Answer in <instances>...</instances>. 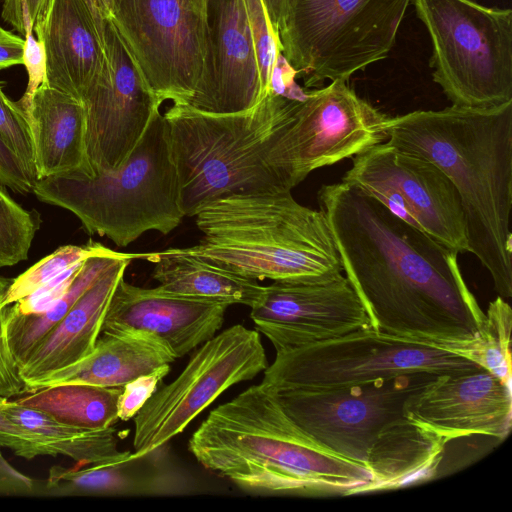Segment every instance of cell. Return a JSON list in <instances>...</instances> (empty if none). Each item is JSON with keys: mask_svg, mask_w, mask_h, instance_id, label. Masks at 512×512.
Returning <instances> with one entry per match:
<instances>
[{"mask_svg": "<svg viewBox=\"0 0 512 512\" xmlns=\"http://www.w3.org/2000/svg\"><path fill=\"white\" fill-rule=\"evenodd\" d=\"M389 116L359 97L345 80L289 98L275 133L270 163L287 190L316 169L387 140Z\"/></svg>", "mask_w": 512, "mask_h": 512, "instance_id": "10", "label": "cell"}, {"mask_svg": "<svg viewBox=\"0 0 512 512\" xmlns=\"http://www.w3.org/2000/svg\"><path fill=\"white\" fill-rule=\"evenodd\" d=\"M5 447L19 457L33 459L41 456L35 437L28 430L0 411V448Z\"/></svg>", "mask_w": 512, "mask_h": 512, "instance_id": "40", "label": "cell"}, {"mask_svg": "<svg viewBox=\"0 0 512 512\" xmlns=\"http://www.w3.org/2000/svg\"><path fill=\"white\" fill-rule=\"evenodd\" d=\"M205 5L199 0H120L110 17L161 104L189 105L200 84Z\"/></svg>", "mask_w": 512, "mask_h": 512, "instance_id": "12", "label": "cell"}, {"mask_svg": "<svg viewBox=\"0 0 512 512\" xmlns=\"http://www.w3.org/2000/svg\"><path fill=\"white\" fill-rule=\"evenodd\" d=\"M485 315L481 338L470 348L468 357L511 385V307L498 296L490 302Z\"/></svg>", "mask_w": 512, "mask_h": 512, "instance_id": "30", "label": "cell"}, {"mask_svg": "<svg viewBox=\"0 0 512 512\" xmlns=\"http://www.w3.org/2000/svg\"><path fill=\"white\" fill-rule=\"evenodd\" d=\"M0 411L33 434L41 455H63L79 465H91L131 454L118 450L117 430L113 426L100 430L69 426L4 397H0Z\"/></svg>", "mask_w": 512, "mask_h": 512, "instance_id": "27", "label": "cell"}, {"mask_svg": "<svg viewBox=\"0 0 512 512\" xmlns=\"http://www.w3.org/2000/svg\"><path fill=\"white\" fill-rule=\"evenodd\" d=\"M288 98L270 90L242 112L214 114L175 104L164 112L185 216L229 195L290 191L270 163Z\"/></svg>", "mask_w": 512, "mask_h": 512, "instance_id": "5", "label": "cell"}, {"mask_svg": "<svg viewBox=\"0 0 512 512\" xmlns=\"http://www.w3.org/2000/svg\"><path fill=\"white\" fill-rule=\"evenodd\" d=\"M440 375L421 372L323 390L271 389L283 412L324 451L366 466L380 431L404 415L407 398Z\"/></svg>", "mask_w": 512, "mask_h": 512, "instance_id": "13", "label": "cell"}, {"mask_svg": "<svg viewBox=\"0 0 512 512\" xmlns=\"http://www.w3.org/2000/svg\"><path fill=\"white\" fill-rule=\"evenodd\" d=\"M386 142L435 164L459 196L468 240L502 298L512 296V100L389 117Z\"/></svg>", "mask_w": 512, "mask_h": 512, "instance_id": "2", "label": "cell"}, {"mask_svg": "<svg viewBox=\"0 0 512 512\" xmlns=\"http://www.w3.org/2000/svg\"><path fill=\"white\" fill-rule=\"evenodd\" d=\"M104 36V65L82 98L95 176L116 171L127 161L161 106L110 18Z\"/></svg>", "mask_w": 512, "mask_h": 512, "instance_id": "15", "label": "cell"}, {"mask_svg": "<svg viewBox=\"0 0 512 512\" xmlns=\"http://www.w3.org/2000/svg\"><path fill=\"white\" fill-rule=\"evenodd\" d=\"M0 2H1V0H0Z\"/></svg>", "mask_w": 512, "mask_h": 512, "instance_id": "47", "label": "cell"}, {"mask_svg": "<svg viewBox=\"0 0 512 512\" xmlns=\"http://www.w3.org/2000/svg\"><path fill=\"white\" fill-rule=\"evenodd\" d=\"M24 63L28 74V84L23 96L16 101L20 110L25 114L29 112L31 100L38 87L46 80V61L43 45L29 32L24 36Z\"/></svg>", "mask_w": 512, "mask_h": 512, "instance_id": "38", "label": "cell"}, {"mask_svg": "<svg viewBox=\"0 0 512 512\" xmlns=\"http://www.w3.org/2000/svg\"><path fill=\"white\" fill-rule=\"evenodd\" d=\"M481 369L460 352L371 327L277 352L261 383L271 389L323 390L413 373L459 375Z\"/></svg>", "mask_w": 512, "mask_h": 512, "instance_id": "9", "label": "cell"}, {"mask_svg": "<svg viewBox=\"0 0 512 512\" xmlns=\"http://www.w3.org/2000/svg\"><path fill=\"white\" fill-rule=\"evenodd\" d=\"M123 387L62 384L27 392L14 401L73 427L100 430L118 418V399Z\"/></svg>", "mask_w": 512, "mask_h": 512, "instance_id": "28", "label": "cell"}, {"mask_svg": "<svg viewBox=\"0 0 512 512\" xmlns=\"http://www.w3.org/2000/svg\"><path fill=\"white\" fill-rule=\"evenodd\" d=\"M0 182L12 191L27 194L33 192L37 179L26 170L17 155L0 137Z\"/></svg>", "mask_w": 512, "mask_h": 512, "instance_id": "39", "label": "cell"}, {"mask_svg": "<svg viewBox=\"0 0 512 512\" xmlns=\"http://www.w3.org/2000/svg\"><path fill=\"white\" fill-rule=\"evenodd\" d=\"M119 1L120 0H95L103 14L108 18L113 15Z\"/></svg>", "mask_w": 512, "mask_h": 512, "instance_id": "45", "label": "cell"}, {"mask_svg": "<svg viewBox=\"0 0 512 512\" xmlns=\"http://www.w3.org/2000/svg\"><path fill=\"white\" fill-rule=\"evenodd\" d=\"M317 199L372 327L468 357L486 315L463 278L458 253L342 181L322 185Z\"/></svg>", "mask_w": 512, "mask_h": 512, "instance_id": "1", "label": "cell"}, {"mask_svg": "<svg viewBox=\"0 0 512 512\" xmlns=\"http://www.w3.org/2000/svg\"><path fill=\"white\" fill-rule=\"evenodd\" d=\"M40 216L19 205L0 185V267L28 259Z\"/></svg>", "mask_w": 512, "mask_h": 512, "instance_id": "32", "label": "cell"}, {"mask_svg": "<svg viewBox=\"0 0 512 512\" xmlns=\"http://www.w3.org/2000/svg\"><path fill=\"white\" fill-rule=\"evenodd\" d=\"M432 44L433 81L455 106L512 100V10L472 0H412Z\"/></svg>", "mask_w": 512, "mask_h": 512, "instance_id": "8", "label": "cell"}, {"mask_svg": "<svg viewBox=\"0 0 512 512\" xmlns=\"http://www.w3.org/2000/svg\"><path fill=\"white\" fill-rule=\"evenodd\" d=\"M124 254L112 250L87 258L67 293L42 313L18 315L11 313L7 307L6 338L18 368L36 343L68 313L96 278Z\"/></svg>", "mask_w": 512, "mask_h": 512, "instance_id": "29", "label": "cell"}, {"mask_svg": "<svg viewBox=\"0 0 512 512\" xmlns=\"http://www.w3.org/2000/svg\"><path fill=\"white\" fill-rule=\"evenodd\" d=\"M25 39L0 26V70L24 63Z\"/></svg>", "mask_w": 512, "mask_h": 512, "instance_id": "42", "label": "cell"}, {"mask_svg": "<svg viewBox=\"0 0 512 512\" xmlns=\"http://www.w3.org/2000/svg\"><path fill=\"white\" fill-rule=\"evenodd\" d=\"M403 413L448 440H503L512 425V388L486 369L440 375L407 398Z\"/></svg>", "mask_w": 512, "mask_h": 512, "instance_id": "18", "label": "cell"}, {"mask_svg": "<svg viewBox=\"0 0 512 512\" xmlns=\"http://www.w3.org/2000/svg\"><path fill=\"white\" fill-rule=\"evenodd\" d=\"M38 200L72 212L89 234L126 247L144 233L168 234L185 217L170 132L157 108L127 161L116 171L89 179H38Z\"/></svg>", "mask_w": 512, "mask_h": 512, "instance_id": "6", "label": "cell"}, {"mask_svg": "<svg viewBox=\"0 0 512 512\" xmlns=\"http://www.w3.org/2000/svg\"><path fill=\"white\" fill-rule=\"evenodd\" d=\"M27 119L37 179L95 176L87 154L85 107L79 99L44 81L32 97Z\"/></svg>", "mask_w": 512, "mask_h": 512, "instance_id": "22", "label": "cell"}, {"mask_svg": "<svg viewBox=\"0 0 512 512\" xmlns=\"http://www.w3.org/2000/svg\"><path fill=\"white\" fill-rule=\"evenodd\" d=\"M206 469L241 489L268 495H353L372 482L368 467L324 451L253 385L213 409L189 440Z\"/></svg>", "mask_w": 512, "mask_h": 512, "instance_id": "3", "label": "cell"}, {"mask_svg": "<svg viewBox=\"0 0 512 512\" xmlns=\"http://www.w3.org/2000/svg\"><path fill=\"white\" fill-rule=\"evenodd\" d=\"M205 14L204 71L187 106L214 114L249 110L266 95L243 0H206Z\"/></svg>", "mask_w": 512, "mask_h": 512, "instance_id": "17", "label": "cell"}, {"mask_svg": "<svg viewBox=\"0 0 512 512\" xmlns=\"http://www.w3.org/2000/svg\"><path fill=\"white\" fill-rule=\"evenodd\" d=\"M250 317L276 353L372 327L362 301L342 273L273 281L251 307Z\"/></svg>", "mask_w": 512, "mask_h": 512, "instance_id": "16", "label": "cell"}, {"mask_svg": "<svg viewBox=\"0 0 512 512\" xmlns=\"http://www.w3.org/2000/svg\"><path fill=\"white\" fill-rule=\"evenodd\" d=\"M243 5L254 39L262 92L267 95L271 90L273 69L281 53L279 39L263 0H243Z\"/></svg>", "mask_w": 512, "mask_h": 512, "instance_id": "33", "label": "cell"}, {"mask_svg": "<svg viewBox=\"0 0 512 512\" xmlns=\"http://www.w3.org/2000/svg\"><path fill=\"white\" fill-rule=\"evenodd\" d=\"M412 0H288L280 51L306 88L387 57Z\"/></svg>", "mask_w": 512, "mask_h": 512, "instance_id": "7", "label": "cell"}, {"mask_svg": "<svg viewBox=\"0 0 512 512\" xmlns=\"http://www.w3.org/2000/svg\"><path fill=\"white\" fill-rule=\"evenodd\" d=\"M169 371L170 364H165L125 384L118 399V418L122 421L134 418L147 400L156 392L159 383Z\"/></svg>", "mask_w": 512, "mask_h": 512, "instance_id": "36", "label": "cell"}, {"mask_svg": "<svg viewBox=\"0 0 512 512\" xmlns=\"http://www.w3.org/2000/svg\"><path fill=\"white\" fill-rule=\"evenodd\" d=\"M448 439L403 415L386 425L368 452L367 492L402 488L438 477Z\"/></svg>", "mask_w": 512, "mask_h": 512, "instance_id": "23", "label": "cell"}, {"mask_svg": "<svg viewBox=\"0 0 512 512\" xmlns=\"http://www.w3.org/2000/svg\"><path fill=\"white\" fill-rule=\"evenodd\" d=\"M33 26L41 16L49 0H24Z\"/></svg>", "mask_w": 512, "mask_h": 512, "instance_id": "44", "label": "cell"}, {"mask_svg": "<svg viewBox=\"0 0 512 512\" xmlns=\"http://www.w3.org/2000/svg\"><path fill=\"white\" fill-rule=\"evenodd\" d=\"M341 181L359 188L458 254L468 252L459 196L432 162L385 141L353 156Z\"/></svg>", "mask_w": 512, "mask_h": 512, "instance_id": "14", "label": "cell"}, {"mask_svg": "<svg viewBox=\"0 0 512 512\" xmlns=\"http://www.w3.org/2000/svg\"><path fill=\"white\" fill-rule=\"evenodd\" d=\"M143 256L144 253H125L116 259L36 343L18 368L25 392L39 380L75 364L92 352L118 282L131 260Z\"/></svg>", "mask_w": 512, "mask_h": 512, "instance_id": "21", "label": "cell"}, {"mask_svg": "<svg viewBox=\"0 0 512 512\" xmlns=\"http://www.w3.org/2000/svg\"><path fill=\"white\" fill-rule=\"evenodd\" d=\"M106 17L95 0H49L34 25L46 83L82 102L105 59Z\"/></svg>", "mask_w": 512, "mask_h": 512, "instance_id": "20", "label": "cell"}, {"mask_svg": "<svg viewBox=\"0 0 512 512\" xmlns=\"http://www.w3.org/2000/svg\"><path fill=\"white\" fill-rule=\"evenodd\" d=\"M199 1L202 2V3H206V0H199Z\"/></svg>", "mask_w": 512, "mask_h": 512, "instance_id": "46", "label": "cell"}, {"mask_svg": "<svg viewBox=\"0 0 512 512\" xmlns=\"http://www.w3.org/2000/svg\"><path fill=\"white\" fill-rule=\"evenodd\" d=\"M13 279L0 276V397L11 398L24 391V383L20 377L18 366L9 349L5 321L7 306L3 305Z\"/></svg>", "mask_w": 512, "mask_h": 512, "instance_id": "37", "label": "cell"}, {"mask_svg": "<svg viewBox=\"0 0 512 512\" xmlns=\"http://www.w3.org/2000/svg\"><path fill=\"white\" fill-rule=\"evenodd\" d=\"M270 23L278 36V31L285 15L288 0H263Z\"/></svg>", "mask_w": 512, "mask_h": 512, "instance_id": "43", "label": "cell"}, {"mask_svg": "<svg viewBox=\"0 0 512 512\" xmlns=\"http://www.w3.org/2000/svg\"><path fill=\"white\" fill-rule=\"evenodd\" d=\"M83 262L68 268L33 293L8 305V310L18 315L37 314L46 311L67 293Z\"/></svg>", "mask_w": 512, "mask_h": 512, "instance_id": "35", "label": "cell"}, {"mask_svg": "<svg viewBox=\"0 0 512 512\" xmlns=\"http://www.w3.org/2000/svg\"><path fill=\"white\" fill-rule=\"evenodd\" d=\"M194 217L203 237L182 249L242 276L286 281L343 272L325 214L297 202L291 191L225 196Z\"/></svg>", "mask_w": 512, "mask_h": 512, "instance_id": "4", "label": "cell"}, {"mask_svg": "<svg viewBox=\"0 0 512 512\" xmlns=\"http://www.w3.org/2000/svg\"><path fill=\"white\" fill-rule=\"evenodd\" d=\"M111 251L112 249L93 240L82 246H61L13 279L3 305L13 304L28 296L54 277L87 258L107 254Z\"/></svg>", "mask_w": 512, "mask_h": 512, "instance_id": "31", "label": "cell"}, {"mask_svg": "<svg viewBox=\"0 0 512 512\" xmlns=\"http://www.w3.org/2000/svg\"><path fill=\"white\" fill-rule=\"evenodd\" d=\"M132 453L124 458L91 464L86 468H50L45 480H36L34 496H127L174 493L181 488L166 471L145 476L135 468Z\"/></svg>", "mask_w": 512, "mask_h": 512, "instance_id": "26", "label": "cell"}, {"mask_svg": "<svg viewBox=\"0 0 512 512\" xmlns=\"http://www.w3.org/2000/svg\"><path fill=\"white\" fill-rule=\"evenodd\" d=\"M36 479L16 469L0 450V496H34Z\"/></svg>", "mask_w": 512, "mask_h": 512, "instance_id": "41", "label": "cell"}, {"mask_svg": "<svg viewBox=\"0 0 512 512\" xmlns=\"http://www.w3.org/2000/svg\"><path fill=\"white\" fill-rule=\"evenodd\" d=\"M153 264L159 289L190 298L242 304L250 308L263 296L265 286L186 253L182 248L144 253Z\"/></svg>", "mask_w": 512, "mask_h": 512, "instance_id": "25", "label": "cell"}, {"mask_svg": "<svg viewBox=\"0 0 512 512\" xmlns=\"http://www.w3.org/2000/svg\"><path fill=\"white\" fill-rule=\"evenodd\" d=\"M0 137L37 179L30 124L16 101L9 99L0 85ZM38 180V179H37Z\"/></svg>", "mask_w": 512, "mask_h": 512, "instance_id": "34", "label": "cell"}, {"mask_svg": "<svg viewBox=\"0 0 512 512\" xmlns=\"http://www.w3.org/2000/svg\"><path fill=\"white\" fill-rule=\"evenodd\" d=\"M101 335L86 357L39 380L28 392L62 384L123 387L176 359L163 342L153 337L141 334Z\"/></svg>", "mask_w": 512, "mask_h": 512, "instance_id": "24", "label": "cell"}, {"mask_svg": "<svg viewBox=\"0 0 512 512\" xmlns=\"http://www.w3.org/2000/svg\"><path fill=\"white\" fill-rule=\"evenodd\" d=\"M268 367L259 332L233 325L204 342L183 371L134 416L133 458L158 449L231 386Z\"/></svg>", "mask_w": 512, "mask_h": 512, "instance_id": "11", "label": "cell"}, {"mask_svg": "<svg viewBox=\"0 0 512 512\" xmlns=\"http://www.w3.org/2000/svg\"><path fill=\"white\" fill-rule=\"evenodd\" d=\"M230 305L118 282L101 334H141L163 342L177 359L212 338Z\"/></svg>", "mask_w": 512, "mask_h": 512, "instance_id": "19", "label": "cell"}]
</instances>
